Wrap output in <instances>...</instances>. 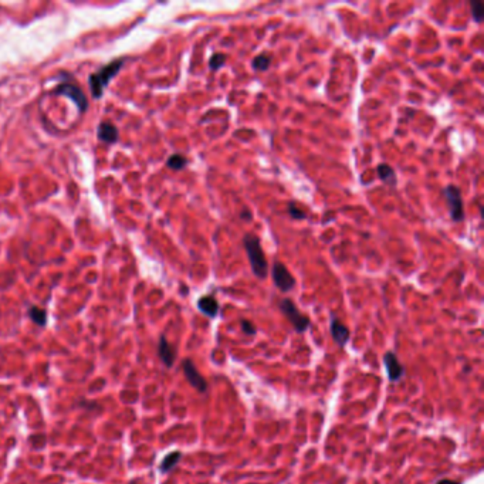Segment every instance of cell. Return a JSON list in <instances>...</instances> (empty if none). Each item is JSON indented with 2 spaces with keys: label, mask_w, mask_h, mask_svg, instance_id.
<instances>
[{
  "label": "cell",
  "mask_w": 484,
  "mask_h": 484,
  "mask_svg": "<svg viewBox=\"0 0 484 484\" xmlns=\"http://www.w3.org/2000/svg\"><path fill=\"white\" fill-rule=\"evenodd\" d=\"M243 246H244V250L249 257V263L253 270V274L257 279H261V280L266 279L269 274V264H267L260 239L253 233H246L243 237Z\"/></svg>",
  "instance_id": "obj_1"
},
{
  "label": "cell",
  "mask_w": 484,
  "mask_h": 484,
  "mask_svg": "<svg viewBox=\"0 0 484 484\" xmlns=\"http://www.w3.org/2000/svg\"><path fill=\"white\" fill-rule=\"evenodd\" d=\"M124 61H125L124 58L114 60L109 64H107L105 67L101 68L100 71H97V73L90 76V88H91V93H93L95 98H100L102 95L104 88L108 85L109 80L120 71Z\"/></svg>",
  "instance_id": "obj_2"
},
{
  "label": "cell",
  "mask_w": 484,
  "mask_h": 484,
  "mask_svg": "<svg viewBox=\"0 0 484 484\" xmlns=\"http://www.w3.org/2000/svg\"><path fill=\"white\" fill-rule=\"evenodd\" d=\"M446 202L449 206V213L450 219L455 223H460L464 219V204H463V198H461V190L456 185H449L443 190Z\"/></svg>",
  "instance_id": "obj_3"
},
{
  "label": "cell",
  "mask_w": 484,
  "mask_h": 484,
  "mask_svg": "<svg viewBox=\"0 0 484 484\" xmlns=\"http://www.w3.org/2000/svg\"><path fill=\"white\" fill-rule=\"evenodd\" d=\"M279 307L281 309V312L287 317V320L291 323V325L294 327L297 332H304L309 327V320L307 315L301 314L300 309L297 308V306L294 304L293 300L290 298H284L280 301Z\"/></svg>",
  "instance_id": "obj_4"
},
{
  "label": "cell",
  "mask_w": 484,
  "mask_h": 484,
  "mask_svg": "<svg viewBox=\"0 0 484 484\" xmlns=\"http://www.w3.org/2000/svg\"><path fill=\"white\" fill-rule=\"evenodd\" d=\"M271 277H273V281L276 284V287L281 291V293H288L294 288L296 285V279L293 277V274L288 271V269L280 263V261H276L273 264V269H271Z\"/></svg>",
  "instance_id": "obj_5"
},
{
  "label": "cell",
  "mask_w": 484,
  "mask_h": 484,
  "mask_svg": "<svg viewBox=\"0 0 484 484\" xmlns=\"http://www.w3.org/2000/svg\"><path fill=\"white\" fill-rule=\"evenodd\" d=\"M55 94L64 95V97L70 98V100L77 105V108H78L80 112H84V111L87 109V107H88V102H87V98H85L84 93L81 91L77 85H74V84H71V82L60 84V85L55 88Z\"/></svg>",
  "instance_id": "obj_6"
},
{
  "label": "cell",
  "mask_w": 484,
  "mask_h": 484,
  "mask_svg": "<svg viewBox=\"0 0 484 484\" xmlns=\"http://www.w3.org/2000/svg\"><path fill=\"white\" fill-rule=\"evenodd\" d=\"M182 368H183V372H185V377L189 381V383L198 390V392H206L207 390V383L204 381V378L198 372L196 366L193 365V362L190 359H185L183 363H182Z\"/></svg>",
  "instance_id": "obj_7"
},
{
  "label": "cell",
  "mask_w": 484,
  "mask_h": 484,
  "mask_svg": "<svg viewBox=\"0 0 484 484\" xmlns=\"http://www.w3.org/2000/svg\"><path fill=\"white\" fill-rule=\"evenodd\" d=\"M383 363H385L386 374H388V378H389L390 382H398L405 375L404 365L399 362L398 357L393 352H386L385 354Z\"/></svg>",
  "instance_id": "obj_8"
},
{
  "label": "cell",
  "mask_w": 484,
  "mask_h": 484,
  "mask_svg": "<svg viewBox=\"0 0 484 484\" xmlns=\"http://www.w3.org/2000/svg\"><path fill=\"white\" fill-rule=\"evenodd\" d=\"M330 330H331V335L334 338V341L338 344V347H341V348L345 347V344L350 339V330H348V327L344 325L336 317H332L331 318V327H330Z\"/></svg>",
  "instance_id": "obj_9"
},
{
  "label": "cell",
  "mask_w": 484,
  "mask_h": 484,
  "mask_svg": "<svg viewBox=\"0 0 484 484\" xmlns=\"http://www.w3.org/2000/svg\"><path fill=\"white\" fill-rule=\"evenodd\" d=\"M158 354H159V358L161 361L168 368H171L176 359V350L168 342V339L165 336L162 335L161 339H159V347H158Z\"/></svg>",
  "instance_id": "obj_10"
},
{
  "label": "cell",
  "mask_w": 484,
  "mask_h": 484,
  "mask_svg": "<svg viewBox=\"0 0 484 484\" xmlns=\"http://www.w3.org/2000/svg\"><path fill=\"white\" fill-rule=\"evenodd\" d=\"M198 308L201 309L204 315L215 318L219 312V303L213 296H204L198 301Z\"/></svg>",
  "instance_id": "obj_11"
},
{
  "label": "cell",
  "mask_w": 484,
  "mask_h": 484,
  "mask_svg": "<svg viewBox=\"0 0 484 484\" xmlns=\"http://www.w3.org/2000/svg\"><path fill=\"white\" fill-rule=\"evenodd\" d=\"M98 138L101 141L107 142V144H112L118 138V129L114 125L108 124V122H102L98 127Z\"/></svg>",
  "instance_id": "obj_12"
},
{
  "label": "cell",
  "mask_w": 484,
  "mask_h": 484,
  "mask_svg": "<svg viewBox=\"0 0 484 484\" xmlns=\"http://www.w3.org/2000/svg\"><path fill=\"white\" fill-rule=\"evenodd\" d=\"M377 174L378 178L383 183H386L389 186H395L396 185V174H395L393 168L390 165H388V163H379L377 168Z\"/></svg>",
  "instance_id": "obj_13"
},
{
  "label": "cell",
  "mask_w": 484,
  "mask_h": 484,
  "mask_svg": "<svg viewBox=\"0 0 484 484\" xmlns=\"http://www.w3.org/2000/svg\"><path fill=\"white\" fill-rule=\"evenodd\" d=\"M180 458H182V453H180V452H172V453H169L168 456H165L163 460H162L161 466H159V469H161L162 473H168L169 470H172L176 464L179 463Z\"/></svg>",
  "instance_id": "obj_14"
},
{
  "label": "cell",
  "mask_w": 484,
  "mask_h": 484,
  "mask_svg": "<svg viewBox=\"0 0 484 484\" xmlns=\"http://www.w3.org/2000/svg\"><path fill=\"white\" fill-rule=\"evenodd\" d=\"M166 165H168V168H171L174 171H180V169H183L188 165V159L185 156L179 155V153H175V155H171L168 158Z\"/></svg>",
  "instance_id": "obj_15"
},
{
  "label": "cell",
  "mask_w": 484,
  "mask_h": 484,
  "mask_svg": "<svg viewBox=\"0 0 484 484\" xmlns=\"http://www.w3.org/2000/svg\"><path fill=\"white\" fill-rule=\"evenodd\" d=\"M28 315H30V318L34 323L37 324V325H40V327H44L46 323H47V314H46V311L43 308L31 307V308L28 309Z\"/></svg>",
  "instance_id": "obj_16"
},
{
  "label": "cell",
  "mask_w": 484,
  "mask_h": 484,
  "mask_svg": "<svg viewBox=\"0 0 484 484\" xmlns=\"http://www.w3.org/2000/svg\"><path fill=\"white\" fill-rule=\"evenodd\" d=\"M270 63H271V58H270L269 55H266V54H260V55H257V57L253 58V61H252V67L255 68V70H258V71H266V70L269 68Z\"/></svg>",
  "instance_id": "obj_17"
},
{
  "label": "cell",
  "mask_w": 484,
  "mask_h": 484,
  "mask_svg": "<svg viewBox=\"0 0 484 484\" xmlns=\"http://www.w3.org/2000/svg\"><path fill=\"white\" fill-rule=\"evenodd\" d=\"M471 17L474 19L476 23H482L484 19V4L482 1L476 0L471 1Z\"/></svg>",
  "instance_id": "obj_18"
},
{
  "label": "cell",
  "mask_w": 484,
  "mask_h": 484,
  "mask_svg": "<svg viewBox=\"0 0 484 484\" xmlns=\"http://www.w3.org/2000/svg\"><path fill=\"white\" fill-rule=\"evenodd\" d=\"M225 63H226V55L222 53H215L212 55L210 61H209V67H210V70H213V71H217Z\"/></svg>",
  "instance_id": "obj_19"
},
{
  "label": "cell",
  "mask_w": 484,
  "mask_h": 484,
  "mask_svg": "<svg viewBox=\"0 0 484 484\" xmlns=\"http://www.w3.org/2000/svg\"><path fill=\"white\" fill-rule=\"evenodd\" d=\"M288 215L291 216L293 219H296V220L306 219V212L301 207H298L294 202L288 203Z\"/></svg>",
  "instance_id": "obj_20"
},
{
  "label": "cell",
  "mask_w": 484,
  "mask_h": 484,
  "mask_svg": "<svg viewBox=\"0 0 484 484\" xmlns=\"http://www.w3.org/2000/svg\"><path fill=\"white\" fill-rule=\"evenodd\" d=\"M240 325H242V330L244 334H247V335H255V327L250 323V321L242 320V321H240Z\"/></svg>",
  "instance_id": "obj_21"
},
{
  "label": "cell",
  "mask_w": 484,
  "mask_h": 484,
  "mask_svg": "<svg viewBox=\"0 0 484 484\" xmlns=\"http://www.w3.org/2000/svg\"><path fill=\"white\" fill-rule=\"evenodd\" d=\"M240 219H242V220H247V222H250V220H252V213H250L247 209H244V210L242 212V215H240Z\"/></svg>",
  "instance_id": "obj_22"
},
{
  "label": "cell",
  "mask_w": 484,
  "mask_h": 484,
  "mask_svg": "<svg viewBox=\"0 0 484 484\" xmlns=\"http://www.w3.org/2000/svg\"><path fill=\"white\" fill-rule=\"evenodd\" d=\"M436 484H461V483H459V482H455V480H439L437 483Z\"/></svg>",
  "instance_id": "obj_23"
}]
</instances>
